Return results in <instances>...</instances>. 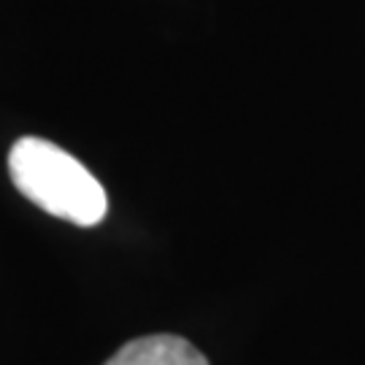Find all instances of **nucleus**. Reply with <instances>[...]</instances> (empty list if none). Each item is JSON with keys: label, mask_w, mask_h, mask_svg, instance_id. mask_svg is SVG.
Masks as SVG:
<instances>
[{"label": "nucleus", "mask_w": 365, "mask_h": 365, "mask_svg": "<svg viewBox=\"0 0 365 365\" xmlns=\"http://www.w3.org/2000/svg\"><path fill=\"white\" fill-rule=\"evenodd\" d=\"M9 173L14 187L52 217L95 227L108 214L103 184L84 163L46 138H19L9 152Z\"/></svg>", "instance_id": "f257e3e1"}, {"label": "nucleus", "mask_w": 365, "mask_h": 365, "mask_svg": "<svg viewBox=\"0 0 365 365\" xmlns=\"http://www.w3.org/2000/svg\"><path fill=\"white\" fill-rule=\"evenodd\" d=\"M106 365H209V360L182 336L157 333L128 341Z\"/></svg>", "instance_id": "f03ea898"}]
</instances>
